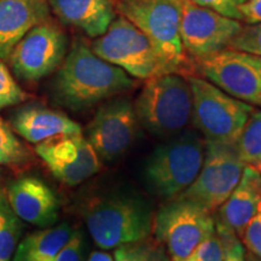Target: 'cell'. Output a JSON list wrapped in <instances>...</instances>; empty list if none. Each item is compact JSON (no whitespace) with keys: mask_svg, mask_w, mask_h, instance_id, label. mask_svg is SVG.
Returning a JSON list of instances; mask_svg holds the SVG:
<instances>
[{"mask_svg":"<svg viewBox=\"0 0 261 261\" xmlns=\"http://www.w3.org/2000/svg\"><path fill=\"white\" fill-rule=\"evenodd\" d=\"M31 155L15 136L11 127L0 117V165L16 166L28 161Z\"/></svg>","mask_w":261,"mask_h":261,"instance_id":"cell-24","label":"cell"},{"mask_svg":"<svg viewBox=\"0 0 261 261\" xmlns=\"http://www.w3.org/2000/svg\"><path fill=\"white\" fill-rule=\"evenodd\" d=\"M50 8L62 23L98 38L116 18L115 0H48Z\"/></svg>","mask_w":261,"mask_h":261,"instance_id":"cell-17","label":"cell"},{"mask_svg":"<svg viewBox=\"0 0 261 261\" xmlns=\"http://www.w3.org/2000/svg\"><path fill=\"white\" fill-rule=\"evenodd\" d=\"M192 110L191 121L205 140L236 143L255 107L237 99L214 84L189 75Z\"/></svg>","mask_w":261,"mask_h":261,"instance_id":"cell-6","label":"cell"},{"mask_svg":"<svg viewBox=\"0 0 261 261\" xmlns=\"http://www.w3.org/2000/svg\"><path fill=\"white\" fill-rule=\"evenodd\" d=\"M84 219L93 242L104 250L146 240L154 225L149 202L128 192L94 198L85 208Z\"/></svg>","mask_w":261,"mask_h":261,"instance_id":"cell-2","label":"cell"},{"mask_svg":"<svg viewBox=\"0 0 261 261\" xmlns=\"http://www.w3.org/2000/svg\"><path fill=\"white\" fill-rule=\"evenodd\" d=\"M197 71L224 92L261 109V57L225 48L197 61Z\"/></svg>","mask_w":261,"mask_h":261,"instance_id":"cell-10","label":"cell"},{"mask_svg":"<svg viewBox=\"0 0 261 261\" xmlns=\"http://www.w3.org/2000/svg\"><path fill=\"white\" fill-rule=\"evenodd\" d=\"M173 2H177V3H178V2H179V0H173Z\"/></svg>","mask_w":261,"mask_h":261,"instance_id":"cell-35","label":"cell"},{"mask_svg":"<svg viewBox=\"0 0 261 261\" xmlns=\"http://www.w3.org/2000/svg\"><path fill=\"white\" fill-rule=\"evenodd\" d=\"M12 127L27 142L38 144L52 137L77 135L83 128L69 116L42 106H25L12 117Z\"/></svg>","mask_w":261,"mask_h":261,"instance_id":"cell-19","label":"cell"},{"mask_svg":"<svg viewBox=\"0 0 261 261\" xmlns=\"http://www.w3.org/2000/svg\"><path fill=\"white\" fill-rule=\"evenodd\" d=\"M261 202V173L246 166L242 177L227 200L218 208V220L242 238L248 223L255 215Z\"/></svg>","mask_w":261,"mask_h":261,"instance_id":"cell-18","label":"cell"},{"mask_svg":"<svg viewBox=\"0 0 261 261\" xmlns=\"http://www.w3.org/2000/svg\"><path fill=\"white\" fill-rule=\"evenodd\" d=\"M84 241L79 232H74L54 261H83Z\"/></svg>","mask_w":261,"mask_h":261,"instance_id":"cell-31","label":"cell"},{"mask_svg":"<svg viewBox=\"0 0 261 261\" xmlns=\"http://www.w3.org/2000/svg\"><path fill=\"white\" fill-rule=\"evenodd\" d=\"M224 248L217 232L198 244L188 261H223Z\"/></svg>","mask_w":261,"mask_h":261,"instance_id":"cell-28","label":"cell"},{"mask_svg":"<svg viewBox=\"0 0 261 261\" xmlns=\"http://www.w3.org/2000/svg\"><path fill=\"white\" fill-rule=\"evenodd\" d=\"M190 2L202 8L210 9L225 17L242 21L238 6L243 4L246 0H190Z\"/></svg>","mask_w":261,"mask_h":261,"instance_id":"cell-30","label":"cell"},{"mask_svg":"<svg viewBox=\"0 0 261 261\" xmlns=\"http://www.w3.org/2000/svg\"><path fill=\"white\" fill-rule=\"evenodd\" d=\"M67 51L63 31L51 22L35 25L10 55L14 73L24 81H39L62 64Z\"/></svg>","mask_w":261,"mask_h":261,"instance_id":"cell-13","label":"cell"},{"mask_svg":"<svg viewBox=\"0 0 261 261\" xmlns=\"http://www.w3.org/2000/svg\"><path fill=\"white\" fill-rule=\"evenodd\" d=\"M89 261H114V256L104 252H93Z\"/></svg>","mask_w":261,"mask_h":261,"instance_id":"cell-33","label":"cell"},{"mask_svg":"<svg viewBox=\"0 0 261 261\" xmlns=\"http://www.w3.org/2000/svg\"><path fill=\"white\" fill-rule=\"evenodd\" d=\"M244 261H261L259 257H257L256 255H254L253 253H250V252H246V260Z\"/></svg>","mask_w":261,"mask_h":261,"instance_id":"cell-34","label":"cell"},{"mask_svg":"<svg viewBox=\"0 0 261 261\" xmlns=\"http://www.w3.org/2000/svg\"><path fill=\"white\" fill-rule=\"evenodd\" d=\"M227 48L261 57V23L243 25L236 37L230 41Z\"/></svg>","mask_w":261,"mask_h":261,"instance_id":"cell-26","label":"cell"},{"mask_svg":"<svg viewBox=\"0 0 261 261\" xmlns=\"http://www.w3.org/2000/svg\"><path fill=\"white\" fill-rule=\"evenodd\" d=\"M139 126L156 137H173L191 121L192 98L188 77L165 73L145 81L135 103Z\"/></svg>","mask_w":261,"mask_h":261,"instance_id":"cell-4","label":"cell"},{"mask_svg":"<svg viewBox=\"0 0 261 261\" xmlns=\"http://www.w3.org/2000/svg\"><path fill=\"white\" fill-rule=\"evenodd\" d=\"M241 241L248 252L253 253L261 260V202L255 215L248 223Z\"/></svg>","mask_w":261,"mask_h":261,"instance_id":"cell-29","label":"cell"},{"mask_svg":"<svg viewBox=\"0 0 261 261\" xmlns=\"http://www.w3.org/2000/svg\"><path fill=\"white\" fill-rule=\"evenodd\" d=\"M91 48L98 57L136 79L148 80L166 73L148 38L121 15L92 42Z\"/></svg>","mask_w":261,"mask_h":261,"instance_id":"cell-9","label":"cell"},{"mask_svg":"<svg viewBox=\"0 0 261 261\" xmlns=\"http://www.w3.org/2000/svg\"><path fill=\"white\" fill-rule=\"evenodd\" d=\"M236 146L244 165L261 173V110L254 109L248 117Z\"/></svg>","mask_w":261,"mask_h":261,"instance_id":"cell-21","label":"cell"},{"mask_svg":"<svg viewBox=\"0 0 261 261\" xmlns=\"http://www.w3.org/2000/svg\"><path fill=\"white\" fill-rule=\"evenodd\" d=\"M120 15L148 38L166 73L185 75L190 69L179 33L180 12L173 0H120Z\"/></svg>","mask_w":261,"mask_h":261,"instance_id":"cell-5","label":"cell"},{"mask_svg":"<svg viewBox=\"0 0 261 261\" xmlns=\"http://www.w3.org/2000/svg\"><path fill=\"white\" fill-rule=\"evenodd\" d=\"M114 261H169L167 253L160 243L146 238L140 242L115 248Z\"/></svg>","mask_w":261,"mask_h":261,"instance_id":"cell-22","label":"cell"},{"mask_svg":"<svg viewBox=\"0 0 261 261\" xmlns=\"http://www.w3.org/2000/svg\"><path fill=\"white\" fill-rule=\"evenodd\" d=\"M135 86L125 70L98 57L84 41L75 40L55 76L52 93L58 104L80 112Z\"/></svg>","mask_w":261,"mask_h":261,"instance_id":"cell-1","label":"cell"},{"mask_svg":"<svg viewBox=\"0 0 261 261\" xmlns=\"http://www.w3.org/2000/svg\"><path fill=\"white\" fill-rule=\"evenodd\" d=\"M185 261H188V260H185Z\"/></svg>","mask_w":261,"mask_h":261,"instance_id":"cell-36","label":"cell"},{"mask_svg":"<svg viewBox=\"0 0 261 261\" xmlns=\"http://www.w3.org/2000/svg\"><path fill=\"white\" fill-rule=\"evenodd\" d=\"M135 107L128 98H114L99 107L86 129V139L102 161L125 155L138 130Z\"/></svg>","mask_w":261,"mask_h":261,"instance_id":"cell-12","label":"cell"},{"mask_svg":"<svg viewBox=\"0 0 261 261\" xmlns=\"http://www.w3.org/2000/svg\"><path fill=\"white\" fill-rule=\"evenodd\" d=\"M18 218L0 201V261H10L14 255L19 234Z\"/></svg>","mask_w":261,"mask_h":261,"instance_id":"cell-23","label":"cell"},{"mask_svg":"<svg viewBox=\"0 0 261 261\" xmlns=\"http://www.w3.org/2000/svg\"><path fill=\"white\" fill-rule=\"evenodd\" d=\"M152 232L171 261H185L198 244L215 233V219L203 207L177 196L158 211Z\"/></svg>","mask_w":261,"mask_h":261,"instance_id":"cell-7","label":"cell"},{"mask_svg":"<svg viewBox=\"0 0 261 261\" xmlns=\"http://www.w3.org/2000/svg\"><path fill=\"white\" fill-rule=\"evenodd\" d=\"M215 219V218H214ZM215 232L220 238L224 248L223 261H244L246 260V248L241 241V238L228 228L215 220Z\"/></svg>","mask_w":261,"mask_h":261,"instance_id":"cell-27","label":"cell"},{"mask_svg":"<svg viewBox=\"0 0 261 261\" xmlns=\"http://www.w3.org/2000/svg\"><path fill=\"white\" fill-rule=\"evenodd\" d=\"M73 233L68 224L35 231L17 244L12 261H54Z\"/></svg>","mask_w":261,"mask_h":261,"instance_id":"cell-20","label":"cell"},{"mask_svg":"<svg viewBox=\"0 0 261 261\" xmlns=\"http://www.w3.org/2000/svg\"><path fill=\"white\" fill-rule=\"evenodd\" d=\"M205 139L188 130L159 144L143 168L146 188L165 200H172L197 177L204 159Z\"/></svg>","mask_w":261,"mask_h":261,"instance_id":"cell-3","label":"cell"},{"mask_svg":"<svg viewBox=\"0 0 261 261\" xmlns=\"http://www.w3.org/2000/svg\"><path fill=\"white\" fill-rule=\"evenodd\" d=\"M35 152L55 178L75 187L100 171L102 160L83 133L52 137L35 145Z\"/></svg>","mask_w":261,"mask_h":261,"instance_id":"cell-14","label":"cell"},{"mask_svg":"<svg viewBox=\"0 0 261 261\" xmlns=\"http://www.w3.org/2000/svg\"><path fill=\"white\" fill-rule=\"evenodd\" d=\"M28 94L19 87L6 65L0 61V109L24 102Z\"/></svg>","mask_w":261,"mask_h":261,"instance_id":"cell-25","label":"cell"},{"mask_svg":"<svg viewBox=\"0 0 261 261\" xmlns=\"http://www.w3.org/2000/svg\"><path fill=\"white\" fill-rule=\"evenodd\" d=\"M48 17V0H0V60H8L16 45Z\"/></svg>","mask_w":261,"mask_h":261,"instance_id":"cell-16","label":"cell"},{"mask_svg":"<svg viewBox=\"0 0 261 261\" xmlns=\"http://www.w3.org/2000/svg\"><path fill=\"white\" fill-rule=\"evenodd\" d=\"M246 167L236 143L205 140L204 159L197 177L179 197L197 203L214 213L230 196Z\"/></svg>","mask_w":261,"mask_h":261,"instance_id":"cell-8","label":"cell"},{"mask_svg":"<svg viewBox=\"0 0 261 261\" xmlns=\"http://www.w3.org/2000/svg\"><path fill=\"white\" fill-rule=\"evenodd\" d=\"M238 10L247 24L261 23V0H246L238 6Z\"/></svg>","mask_w":261,"mask_h":261,"instance_id":"cell-32","label":"cell"},{"mask_svg":"<svg viewBox=\"0 0 261 261\" xmlns=\"http://www.w3.org/2000/svg\"><path fill=\"white\" fill-rule=\"evenodd\" d=\"M178 5L182 46L196 61L227 48L230 41L243 27L238 19L225 17L190 0H179Z\"/></svg>","mask_w":261,"mask_h":261,"instance_id":"cell-11","label":"cell"},{"mask_svg":"<svg viewBox=\"0 0 261 261\" xmlns=\"http://www.w3.org/2000/svg\"><path fill=\"white\" fill-rule=\"evenodd\" d=\"M10 208L18 219L50 227L58 219L60 203L54 191L40 179L19 178L9 189Z\"/></svg>","mask_w":261,"mask_h":261,"instance_id":"cell-15","label":"cell"}]
</instances>
